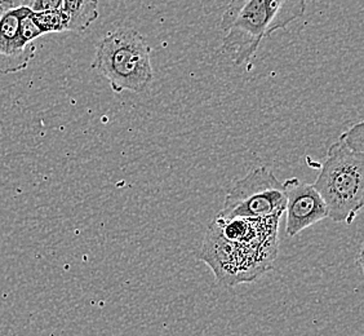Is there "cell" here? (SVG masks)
<instances>
[{"instance_id":"7a4b0ae2","label":"cell","mask_w":364,"mask_h":336,"mask_svg":"<svg viewBox=\"0 0 364 336\" xmlns=\"http://www.w3.org/2000/svg\"><path fill=\"white\" fill-rule=\"evenodd\" d=\"M306 12V0H230L221 17L223 51L237 66L250 63L261 42Z\"/></svg>"},{"instance_id":"9c48e42d","label":"cell","mask_w":364,"mask_h":336,"mask_svg":"<svg viewBox=\"0 0 364 336\" xmlns=\"http://www.w3.org/2000/svg\"><path fill=\"white\" fill-rule=\"evenodd\" d=\"M33 20L38 28L44 34L49 33H63L66 31V20L61 9L57 11H47V12H33Z\"/></svg>"},{"instance_id":"52a82bcc","label":"cell","mask_w":364,"mask_h":336,"mask_svg":"<svg viewBox=\"0 0 364 336\" xmlns=\"http://www.w3.org/2000/svg\"><path fill=\"white\" fill-rule=\"evenodd\" d=\"M283 189L287 201L286 233L289 238L328 217L322 196L313 184L292 177L283 182Z\"/></svg>"},{"instance_id":"8fae6325","label":"cell","mask_w":364,"mask_h":336,"mask_svg":"<svg viewBox=\"0 0 364 336\" xmlns=\"http://www.w3.org/2000/svg\"><path fill=\"white\" fill-rule=\"evenodd\" d=\"M63 0H22L21 6L28 8L31 12H47L57 11L61 8Z\"/></svg>"},{"instance_id":"30bf717a","label":"cell","mask_w":364,"mask_h":336,"mask_svg":"<svg viewBox=\"0 0 364 336\" xmlns=\"http://www.w3.org/2000/svg\"><path fill=\"white\" fill-rule=\"evenodd\" d=\"M340 139L345 141L353 149L364 152L363 123L360 122L355 126L351 127L349 131H346L340 136Z\"/></svg>"},{"instance_id":"277c9868","label":"cell","mask_w":364,"mask_h":336,"mask_svg":"<svg viewBox=\"0 0 364 336\" xmlns=\"http://www.w3.org/2000/svg\"><path fill=\"white\" fill-rule=\"evenodd\" d=\"M92 68L106 78L115 93H144L154 79L151 49L134 28H117L104 36Z\"/></svg>"},{"instance_id":"8992f818","label":"cell","mask_w":364,"mask_h":336,"mask_svg":"<svg viewBox=\"0 0 364 336\" xmlns=\"http://www.w3.org/2000/svg\"><path fill=\"white\" fill-rule=\"evenodd\" d=\"M0 1V74L8 75L28 69L36 56L34 43L28 42L21 28L22 6Z\"/></svg>"},{"instance_id":"6da1fadb","label":"cell","mask_w":364,"mask_h":336,"mask_svg":"<svg viewBox=\"0 0 364 336\" xmlns=\"http://www.w3.org/2000/svg\"><path fill=\"white\" fill-rule=\"evenodd\" d=\"M279 220L215 217L199 258L223 286L255 282L273 268L277 259Z\"/></svg>"},{"instance_id":"ba28073f","label":"cell","mask_w":364,"mask_h":336,"mask_svg":"<svg viewBox=\"0 0 364 336\" xmlns=\"http://www.w3.org/2000/svg\"><path fill=\"white\" fill-rule=\"evenodd\" d=\"M66 31L83 34L98 19V0H63Z\"/></svg>"},{"instance_id":"3957f363","label":"cell","mask_w":364,"mask_h":336,"mask_svg":"<svg viewBox=\"0 0 364 336\" xmlns=\"http://www.w3.org/2000/svg\"><path fill=\"white\" fill-rule=\"evenodd\" d=\"M333 223L350 225L364 206V152L338 140L329 147L313 184Z\"/></svg>"},{"instance_id":"5b68a950","label":"cell","mask_w":364,"mask_h":336,"mask_svg":"<svg viewBox=\"0 0 364 336\" xmlns=\"http://www.w3.org/2000/svg\"><path fill=\"white\" fill-rule=\"evenodd\" d=\"M283 182L269 167H257L240 179L225 196L218 219L282 217L286 211Z\"/></svg>"}]
</instances>
